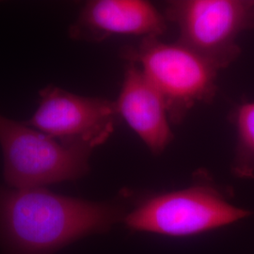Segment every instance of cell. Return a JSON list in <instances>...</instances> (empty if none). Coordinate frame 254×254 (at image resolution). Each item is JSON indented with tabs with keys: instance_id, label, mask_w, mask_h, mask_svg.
<instances>
[{
	"instance_id": "3957f363",
	"label": "cell",
	"mask_w": 254,
	"mask_h": 254,
	"mask_svg": "<svg viewBox=\"0 0 254 254\" xmlns=\"http://www.w3.org/2000/svg\"><path fill=\"white\" fill-rule=\"evenodd\" d=\"M125 57L134 61L159 91L172 124H180L191 109L216 95L218 69L177 42L148 37L136 49L126 50Z\"/></svg>"
},
{
	"instance_id": "277c9868",
	"label": "cell",
	"mask_w": 254,
	"mask_h": 254,
	"mask_svg": "<svg viewBox=\"0 0 254 254\" xmlns=\"http://www.w3.org/2000/svg\"><path fill=\"white\" fill-rule=\"evenodd\" d=\"M4 178L11 189H35L78 179L89 172L91 151L64 145L53 137L0 115Z\"/></svg>"
},
{
	"instance_id": "8992f818",
	"label": "cell",
	"mask_w": 254,
	"mask_h": 254,
	"mask_svg": "<svg viewBox=\"0 0 254 254\" xmlns=\"http://www.w3.org/2000/svg\"><path fill=\"white\" fill-rule=\"evenodd\" d=\"M41 102L26 125L62 144L93 151L114 132L119 115L115 102L87 97L54 86L40 91Z\"/></svg>"
},
{
	"instance_id": "ba28073f",
	"label": "cell",
	"mask_w": 254,
	"mask_h": 254,
	"mask_svg": "<svg viewBox=\"0 0 254 254\" xmlns=\"http://www.w3.org/2000/svg\"><path fill=\"white\" fill-rule=\"evenodd\" d=\"M115 106L119 117L153 154H161L172 142V122L163 97L132 60H127Z\"/></svg>"
},
{
	"instance_id": "7a4b0ae2",
	"label": "cell",
	"mask_w": 254,
	"mask_h": 254,
	"mask_svg": "<svg viewBox=\"0 0 254 254\" xmlns=\"http://www.w3.org/2000/svg\"><path fill=\"white\" fill-rule=\"evenodd\" d=\"M251 215L230 203L214 187L200 184L146 198L123 221L134 232L189 237L229 226Z\"/></svg>"
},
{
	"instance_id": "9c48e42d",
	"label": "cell",
	"mask_w": 254,
	"mask_h": 254,
	"mask_svg": "<svg viewBox=\"0 0 254 254\" xmlns=\"http://www.w3.org/2000/svg\"><path fill=\"white\" fill-rule=\"evenodd\" d=\"M231 120L236 131L232 171L239 178H254V101L238 105Z\"/></svg>"
},
{
	"instance_id": "5b68a950",
	"label": "cell",
	"mask_w": 254,
	"mask_h": 254,
	"mask_svg": "<svg viewBox=\"0 0 254 254\" xmlns=\"http://www.w3.org/2000/svg\"><path fill=\"white\" fill-rule=\"evenodd\" d=\"M165 17L179 30L178 42L218 71L241 53L239 35L254 27V0H178Z\"/></svg>"
},
{
	"instance_id": "52a82bcc",
	"label": "cell",
	"mask_w": 254,
	"mask_h": 254,
	"mask_svg": "<svg viewBox=\"0 0 254 254\" xmlns=\"http://www.w3.org/2000/svg\"><path fill=\"white\" fill-rule=\"evenodd\" d=\"M166 17L143 0H93L86 3L69 34L73 40L102 42L112 36L158 37Z\"/></svg>"
},
{
	"instance_id": "6da1fadb",
	"label": "cell",
	"mask_w": 254,
	"mask_h": 254,
	"mask_svg": "<svg viewBox=\"0 0 254 254\" xmlns=\"http://www.w3.org/2000/svg\"><path fill=\"white\" fill-rule=\"evenodd\" d=\"M125 216L116 203L0 186V247L3 254H55L82 237L108 232Z\"/></svg>"
}]
</instances>
